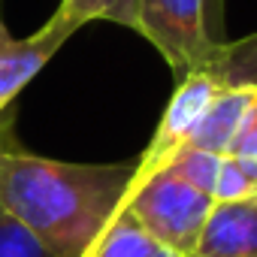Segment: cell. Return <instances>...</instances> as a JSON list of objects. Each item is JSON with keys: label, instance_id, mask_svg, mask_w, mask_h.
Wrapping results in <instances>:
<instances>
[{"label": "cell", "instance_id": "obj_1", "mask_svg": "<svg viewBox=\"0 0 257 257\" xmlns=\"http://www.w3.org/2000/svg\"><path fill=\"white\" fill-rule=\"evenodd\" d=\"M131 164H70L31 155L13 121L0 124V212L28 227L55 257H85L124 206Z\"/></svg>", "mask_w": 257, "mask_h": 257}, {"label": "cell", "instance_id": "obj_2", "mask_svg": "<svg viewBox=\"0 0 257 257\" xmlns=\"http://www.w3.org/2000/svg\"><path fill=\"white\" fill-rule=\"evenodd\" d=\"M212 206V194L194 188L167 167L131 182L124 197V209L140 221V227L179 257L194 254Z\"/></svg>", "mask_w": 257, "mask_h": 257}, {"label": "cell", "instance_id": "obj_3", "mask_svg": "<svg viewBox=\"0 0 257 257\" xmlns=\"http://www.w3.org/2000/svg\"><path fill=\"white\" fill-rule=\"evenodd\" d=\"M137 34L158 49L179 79L203 70L221 46L206 25V0H137Z\"/></svg>", "mask_w": 257, "mask_h": 257}, {"label": "cell", "instance_id": "obj_4", "mask_svg": "<svg viewBox=\"0 0 257 257\" xmlns=\"http://www.w3.org/2000/svg\"><path fill=\"white\" fill-rule=\"evenodd\" d=\"M79 31V25L55 10V16L31 37H13L0 16V124L13 121L16 97L34 82V76L58 55V49Z\"/></svg>", "mask_w": 257, "mask_h": 257}, {"label": "cell", "instance_id": "obj_5", "mask_svg": "<svg viewBox=\"0 0 257 257\" xmlns=\"http://www.w3.org/2000/svg\"><path fill=\"white\" fill-rule=\"evenodd\" d=\"M218 88L221 85L206 70H194V73H188V76L179 79V85H176V91H173V97H170L161 121H158V131H155L152 143L137 158L134 182H140V179L152 176L155 170H161L164 161L176 149H182L188 143V137L194 134L197 121L203 118V112L209 109L212 97L218 94Z\"/></svg>", "mask_w": 257, "mask_h": 257}, {"label": "cell", "instance_id": "obj_6", "mask_svg": "<svg viewBox=\"0 0 257 257\" xmlns=\"http://www.w3.org/2000/svg\"><path fill=\"white\" fill-rule=\"evenodd\" d=\"M191 257H257V197L215 203Z\"/></svg>", "mask_w": 257, "mask_h": 257}, {"label": "cell", "instance_id": "obj_7", "mask_svg": "<svg viewBox=\"0 0 257 257\" xmlns=\"http://www.w3.org/2000/svg\"><path fill=\"white\" fill-rule=\"evenodd\" d=\"M251 97H254L251 85H242V88L221 85L185 146H197V149H206V152H215V155H227L239 124H242V118L251 106Z\"/></svg>", "mask_w": 257, "mask_h": 257}, {"label": "cell", "instance_id": "obj_8", "mask_svg": "<svg viewBox=\"0 0 257 257\" xmlns=\"http://www.w3.org/2000/svg\"><path fill=\"white\" fill-rule=\"evenodd\" d=\"M85 257H179L176 251L164 248L155 236H149L140 221L124 206L97 236V242L85 251Z\"/></svg>", "mask_w": 257, "mask_h": 257}, {"label": "cell", "instance_id": "obj_9", "mask_svg": "<svg viewBox=\"0 0 257 257\" xmlns=\"http://www.w3.org/2000/svg\"><path fill=\"white\" fill-rule=\"evenodd\" d=\"M218 85H251L257 88V31L236 40V43H221L215 58L203 67Z\"/></svg>", "mask_w": 257, "mask_h": 257}, {"label": "cell", "instance_id": "obj_10", "mask_svg": "<svg viewBox=\"0 0 257 257\" xmlns=\"http://www.w3.org/2000/svg\"><path fill=\"white\" fill-rule=\"evenodd\" d=\"M58 10L67 13L79 28L88 22H109L137 31V0H61Z\"/></svg>", "mask_w": 257, "mask_h": 257}, {"label": "cell", "instance_id": "obj_11", "mask_svg": "<svg viewBox=\"0 0 257 257\" xmlns=\"http://www.w3.org/2000/svg\"><path fill=\"white\" fill-rule=\"evenodd\" d=\"M221 158H224V155H215V152H206V149H197V146H182V149H176V152L164 161V167L173 170L179 179L191 182L194 188L212 194L215 176H218V170H221Z\"/></svg>", "mask_w": 257, "mask_h": 257}, {"label": "cell", "instance_id": "obj_12", "mask_svg": "<svg viewBox=\"0 0 257 257\" xmlns=\"http://www.w3.org/2000/svg\"><path fill=\"white\" fill-rule=\"evenodd\" d=\"M251 197H257V182L245 173L239 158L224 155L221 158V170L215 176L212 200L215 203H239V200H251Z\"/></svg>", "mask_w": 257, "mask_h": 257}, {"label": "cell", "instance_id": "obj_13", "mask_svg": "<svg viewBox=\"0 0 257 257\" xmlns=\"http://www.w3.org/2000/svg\"><path fill=\"white\" fill-rule=\"evenodd\" d=\"M0 257H55L28 227L0 212Z\"/></svg>", "mask_w": 257, "mask_h": 257}, {"label": "cell", "instance_id": "obj_14", "mask_svg": "<svg viewBox=\"0 0 257 257\" xmlns=\"http://www.w3.org/2000/svg\"><path fill=\"white\" fill-rule=\"evenodd\" d=\"M227 155H233V158H254L257 155V88H254L251 106H248V112H245V118L239 124V131H236L233 146H230Z\"/></svg>", "mask_w": 257, "mask_h": 257}, {"label": "cell", "instance_id": "obj_15", "mask_svg": "<svg viewBox=\"0 0 257 257\" xmlns=\"http://www.w3.org/2000/svg\"><path fill=\"white\" fill-rule=\"evenodd\" d=\"M206 25L215 43H227L224 40V0H206Z\"/></svg>", "mask_w": 257, "mask_h": 257}, {"label": "cell", "instance_id": "obj_16", "mask_svg": "<svg viewBox=\"0 0 257 257\" xmlns=\"http://www.w3.org/2000/svg\"><path fill=\"white\" fill-rule=\"evenodd\" d=\"M4 124H7V121H4Z\"/></svg>", "mask_w": 257, "mask_h": 257}]
</instances>
